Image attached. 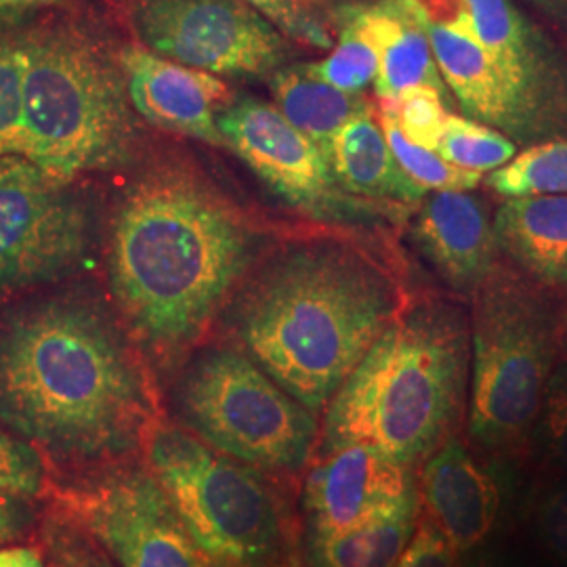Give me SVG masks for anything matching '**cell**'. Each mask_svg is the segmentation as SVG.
Returning <instances> with one entry per match:
<instances>
[{
  "instance_id": "1",
  "label": "cell",
  "mask_w": 567,
  "mask_h": 567,
  "mask_svg": "<svg viewBox=\"0 0 567 567\" xmlns=\"http://www.w3.org/2000/svg\"><path fill=\"white\" fill-rule=\"evenodd\" d=\"M158 405L140 344L93 295L0 318V423L70 475L137 458Z\"/></svg>"
},
{
  "instance_id": "2",
  "label": "cell",
  "mask_w": 567,
  "mask_h": 567,
  "mask_svg": "<svg viewBox=\"0 0 567 567\" xmlns=\"http://www.w3.org/2000/svg\"><path fill=\"white\" fill-rule=\"evenodd\" d=\"M261 236L210 183L164 166L124 192L107 276L121 320L161 362L198 343L257 264Z\"/></svg>"
},
{
  "instance_id": "3",
  "label": "cell",
  "mask_w": 567,
  "mask_h": 567,
  "mask_svg": "<svg viewBox=\"0 0 567 567\" xmlns=\"http://www.w3.org/2000/svg\"><path fill=\"white\" fill-rule=\"evenodd\" d=\"M408 301L362 246L311 238L252 265L224 313L238 349L320 414Z\"/></svg>"
},
{
  "instance_id": "4",
  "label": "cell",
  "mask_w": 567,
  "mask_h": 567,
  "mask_svg": "<svg viewBox=\"0 0 567 567\" xmlns=\"http://www.w3.org/2000/svg\"><path fill=\"white\" fill-rule=\"evenodd\" d=\"M468 372L465 307L440 297L408 301L326 404L320 454L370 446L423 463L463 425Z\"/></svg>"
},
{
  "instance_id": "5",
  "label": "cell",
  "mask_w": 567,
  "mask_h": 567,
  "mask_svg": "<svg viewBox=\"0 0 567 567\" xmlns=\"http://www.w3.org/2000/svg\"><path fill=\"white\" fill-rule=\"evenodd\" d=\"M23 41L20 156L70 177L128 163L140 128L118 55L72 25Z\"/></svg>"
},
{
  "instance_id": "6",
  "label": "cell",
  "mask_w": 567,
  "mask_h": 567,
  "mask_svg": "<svg viewBox=\"0 0 567 567\" xmlns=\"http://www.w3.org/2000/svg\"><path fill=\"white\" fill-rule=\"evenodd\" d=\"M543 284L496 264L468 297V442L489 456L517 454L543 405L561 320Z\"/></svg>"
},
{
  "instance_id": "7",
  "label": "cell",
  "mask_w": 567,
  "mask_h": 567,
  "mask_svg": "<svg viewBox=\"0 0 567 567\" xmlns=\"http://www.w3.org/2000/svg\"><path fill=\"white\" fill-rule=\"evenodd\" d=\"M142 458L210 561L243 567L295 536L269 475L204 444L163 414L143 437Z\"/></svg>"
},
{
  "instance_id": "8",
  "label": "cell",
  "mask_w": 567,
  "mask_h": 567,
  "mask_svg": "<svg viewBox=\"0 0 567 567\" xmlns=\"http://www.w3.org/2000/svg\"><path fill=\"white\" fill-rule=\"evenodd\" d=\"M177 423L265 475L292 477L320 444L318 414L284 391L238 347H204L173 389Z\"/></svg>"
},
{
  "instance_id": "9",
  "label": "cell",
  "mask_w": 567,
  "mask_h": 567,
  "mask_svg": "<svg viewBox=\"0 0 567 567\" xmlns=\"http://www.w3.org/2000/svg\"><path fill=\"white\" fill-rule=\"evenodd\" d=\"M95 243L93 203L76 177L0 156V299L76 274Z\"/></svg>"
},
{
  "instance_id": "10",
  "label": "cell",
  "mask_w": 567,
  "mask_h": 567,
  "mask_svg": "<svg viewBox=\"0 0 567 567\" xmlns=\"http://www.w3.org/2000/svg\"><path fill=\"white\" fill-rule=\"evenodd\" d=\"M47 494L116 567H200V550L143 461L76 473Z\"/></svg>"
},
{
  "instance_id": "11",
  "label": "cell",
  "mask_w": 567,
  "mask_h": 567,
  "mask_svg": "<svg viewBox=\"0 0 567 567\" xmlns=\"http://www.w3.org/2000/svg\"><path fill=\"white\" fill-rule=\"evenodd\" d=\"M217 124L225 147L238 154L278 198L311 219L362 225L398 208L344 192L324 152L286 121L271 103L243 97L225 105Z\"/></svg>"
},
{
  "instance_id": "12",
  "label": "cell",
  "mask_w": 567,
  "mask_h": 567,
  "mask_svg": "<svg viewBox=\"0 0 567 567\" xmlns=\"http://www.w3.org/2000/svg\"><path fill=\"white\" fill-rule=\"evenodd\" d=\"M133 30L152 53L224 76L271 74L290 53L282 32L244 0H140Z\"/></svg>"
},
{
  "instance_id": "13",
  "label": "cell",
  "mask_w": 567,
  "mask_h": 567,
  "mask_svg": "<svg viewBox=\"0 0 567 567\" xmlns=\"http://www.w3.org/2000/svg\"><path fill=\"white\" fill-rule=\"evenodd\" d=\"M303 508L309 536H332L419 511V473L370 446L320 454L307 473Z\"/></svg>"
},
{
  "instance_id": "14",
  "label": "cell",
  "mask_w": 567,
  "mask_h": 567,
  "mask_svg": "<svg viewBox=\"0 0 567 567\" xmlns=\"http://www.w3.org/2000/svg\"><path fill=\"white\" fill-rule=\"evenodd\" d=\"M501 458L450 437L423 461L419 473L421 515L461 559L487 547L507 501Z\"/></svg>"
},
{
  "instance_id": "15",
  "label": "cell",
  "mask_w": 567,
  "mask_h": 567,
  "mask_svg": "<svg viewBox=\"0 0 567 567\" xmlns=\"http://www.w3.org/2000/svg\"><path fill=\"white\" fill-rule=\"evenodd\" d=\"M473 37L547 128L567 137V65L511 0H468Z\"/></svg>"
},
{
  "instance_id": "16",
  "label": "cell",
  "mask_w": 567,
  "mask_h": 567,
  "mask_svg": "<svg viewBox=\"0 0 567 567\" xmlns=\"http://www.w3.org/2000/svg\"><path fill=\"white\" fill-rule=\"evenodd\" d=\"M118 61L131 103L142 118L175 135L225 145L217 124L229 100L225 82L145 47L122 49Z\"/></svg>"
},
{
  "instance_id": "17",
  "label": "cell",
  "mask_w": 567,
  "mask_h": 567,
  "mask_svg": "<svg viewBox=\"0 0 567 567\" xmlns=\"http://www.w3.org/2000/svg\"><path fill=\"white\" fill-rule=\"evenodd\" d=\"M425 30L440 74L466 118L501 131L517 145L550 140L543 122L508 86L473 34L429 23Z\"/></svg>"
},
{
  "instance_id": "18",
  "label": "cell",
  "mask_w": 567,
  "mask_h": 567,
  "mask_svg": "<svg viewBox=\"0 0 567 567\" xmlns=\"http://www.w3.org/2000/svg\"><path fill=\"white\" fill-rule=\"evenodd\" d=\"M414 234L444 282L466 297L498 264L501 250L486 206L468 192H435L425 196Z\"/></svg>"
},
{
  "instance_id": "19",
  "label": "cell",
  "mask_w": 567,
  "mask_h": 567,
  "mask_svg": "<svg viewBox=\"0 0 567 567\" xmlns=\"http://www.w3.org/2000/svg\"><path fill=\"white\" fill-rule=\"evenodd\" d=\"M339 25H349L370 42L379 55L374 91L383 102L402 97L412 89H433L450 102L425 23L402 0L353 4L339 11Z\"/></svg>"
},
{
  "instance_id": "20",
  "label": "cell",
  "mask_w": 567,
  "mask_h": 567,
  "mask_svg": "<svg viewBox=\"0 0 567 567\" xmlns=\"http://www.w3.org/2000/svg\"><path fill=\"white\" fill-rule=\"evenodd\" d=\"M326 161L344 192L370 203L412 206L423 203L429 194L395 161L372 107L351 118L332 137Z\"/></svg>"
},
{
  "instance_id": "21",
  "label": "cell",
  "mask_w": 567,
  "mask_h": 567,
  "mask_svg": "<svg viewBox=\"0 0 567 567\" xmlns=\"http://www.w3.org/2000/svg\"><path fill=\"white\" fill-rule=\"evenodd\" d=\"M498 250L548 290H567V194L505 198L494 215Z\"/></svg>"
},
{
  "instance_id": "22",
  "label": "cell",
  "mask_w": 567,
  "mask_h": 567,
  "mask_svg": "<svg viewBox=\"0 0 567 567\" xmlns=\"http://www.w3.org/2000/svg\"><path fill=\"white\" fill-rule=\"evenodd\" d=\"M269 89L286 121L322 152L347 122L372 105L362 93H344L322 81L309 63H292L271 74Z\"/></svg>"
},
{
  "instance_id": "23",
  "label": "cell",
  "mask_w": 567,
  "mask_h": 567,
  "mask_svg": "<svg viewBox=\"0 0 567 567\" xmlns=\"http://www.w3.org/2000/svg\"><path fill=\"white\" fill-rule=\"evenodd\" d=\"M419 511H405L332 536H309V567H395L410 543Z\"/></svg>"
},
{
  "instance_id": "24",
  "label": "cell",
  "mask_w": 567,
  "mask_h": 567,
  "mask_svg": "<svg viewBox=\"0 0 567 567\" xmlns=\"http://www.w3.org/2000/svg\"><path fill=\"white\" fill-rule=\"evenodd\" d=\"M486 185L503 198L567 194V137L534 143L489 173Z\"/></svg>"
},
{
  "instance_id": "25",
  "label": "cell",
  "mask_w": 567,
  "mask_h": 567,
  "mask_svg": "<svg viewBox=\"0 0 567 567\" xmlns=\"http://www.w3.org/2000/svg\"><path fill=\"white\" fill-rule=\"evenodd\" d=\"M435 152L458 168L484 175L511 163L517 156V143L482 122L447 114Z\"/></svg>"
},
{
  "instance_id": "26",
  "label": "cell",
  "mask_w": 567,
  "mask_h": 567,
  "mask_svg": "<svg viewBox=\"0 0 567 567\" xmlns=\"http://www.w3.org/2000/svg\"><path fill=\"white\" fill-rule=\"evenodd\" d=\"M381 124L395 161L408 173V177L425 187L426 192H471L482 183L484 175L458 168L444 161L435 150H426L423 145L410 142L398 122L383 112Z\"/></svg>"
},
{
  "instance_id": "27",
  "label": "cell",
  "mask_w": 567,
  "mask_h": 567,
  "mask_svg": "<svg viewBox=\"0 0 567 567\" xmlns=\"http://www.w3.org/2000/svg\"><path fill=\"white\" fill-rule=\"evenodd\" d=\"M313 74L344 93H362L379 76V55L370 42L349 25H341L334 51L318 63H309Z\"/></svg>"
},
{
  "instance_id": "28",
  "label": "cell",
  "mask_w": 567,
  "mask_h": 567,
  "mask_svg": "<svg viewBox=\"0 0 567 567\" xmlns=\"http://www.w3.org/2000/svg\"><path fill=\"white\" fill-rule=\"evenodd\" d=\"M446 97L433 89H412L398 100L383 102L381 112L398 122L405 137L426 150H437L446 126Z\"/></svg>"
},
{
  "instance_id": "29",
  "label": "cell",
  "mask_w": 567,
  "mask_h": 567,
  "mask_svg": "<svg viewBox=\"0 0 567 567\" xmlns=\"http://www.w3.org/2000/svg\"><path fill=\"white\" fill-rule=\"evenodd\" d=\"M42 557L47 567H116L82 527L55 508L42 524Z\"/></svg>"
},
{
  "instance_id": "30",
  "label": "cell",
  "mask_w": 567,
  "mask_h": 567,
  "mask_svg": "<svg viewBox=\"0 0 567 567\" xmlns=\"http://www.w3.org/2000/svg\"><path fill=\"white\" fill-rule=\"evenodd\" d=\"M49 484L41 452L20 437L0 433V496L25 501L47 494Z\"/></svg>"
},
{
  "instance_id": "31",
  "label": "cell",
  "mask_w": 567,
  "mask_h": 567,
  "mask_svg": "<svg viewBox=\"0 0 567 567\" xmlns=\"http://www.w3.org/2000/svg\"><path fill=\"white\" fill-rule=\"evenodd\" d=\"M25 41H0V156L20 154Z\"/></svg>"
},
{
  "instance_id": "32",
  "label": "cell",
  "mask_w": 567,
  "mask_h": 567,
  "mask_svg": "<svg viewBox=\"0 0 567 567\" xmlns=\"http://www.w3.org/2000/svg\"><path fill=\"white\" fill-rule=\"evenodd\" d=\"M534 433L548 458L567 468V364L548 381Z\"/></svg>"
},
{
  "instance_id": "33",
  "label": "cell",
  "mask_w": 567,
  "mask_h": 567,
  "mask_svg": "<svg viewBox=\"0 0 567 567\" xmlns=\"http://www.w3.org/2000/svg\"><path fill=\"white\" fill-rule=\"evenodd\" d=\"M536 536L553 557L567 566V484L540 487L529 511Z\"/></svg>"
},
{
  "instance_id": "34",
  "label": "cell",
  "mask_w": 567,
  "mask_h": 567,
  "mask_svg": "<svg viewBox=\"0 0 567 567\" xmlns=\"http://www.w3.org/2000/svg\"><path fill=\"white\" fill-rule=\"evenodd\" d=\"M255 11H259L265 20L271 21L282 34L297 39V41L328 49L332 47V39L324 25L309 16L301 4L295 0H244Z\"/></svg>"
},
{
  "instance_id": "35",
  "label": "cell",
  "mask_w": 567,
  "mask_h": 567,
  "mask_svg": "<svg viewBox=\"0 0 567 567\" xmlns=\"http://www.w3.org/2000/svg\"><path fill=\"white\" fill-rule=\"evenodd\" d=\"M463 559L447 545L446 538L437 532L426 517L419 515V524L405 545L395 567H461Z\"/></svg>"
},
{
  "instance_id": "36",
  "label": "cell",
  "mask_w": 567,
  "mask_h": 567,
  "mask_svg": "<svg viewBox=\"0 0 567 567\" xmlns=\"http://www.w3.org/2000/svg\"><path fill=\"white\" fill-rule=\"evenodd\" d=\"M402 2L410 11H414L416 18L423 23L473 34L468 0H402Z\"/></svg>"
},
{
  "instance_id": "37",
  "label": "cell",
  "mask_w": 567,
  "mask_h": 567,
  "mask_svg": "<svg viewBox=\"0 0 567 567\" xmlns=\"http://www.w3.org/2000/svg\"><path fill=\"white\" fill-rule=\"evenodd\" d=\"M30 522V513L21 498L0 496V543L16 538Z\"/></svg>"
},
{
  "instance_id": "38",
  "label": "cell",
  "mask_w": 567,
  "mask_h": 567,
  "mask_svg": "<svg viewBox=\"0 0 567 567\" xmlns=\"http://www.w3.org/2000/svg\"><path fill=\"white\" fill-rule=\"evenodd\" d=\"M243 567H303L301 553L297 547V538H288L282 545L271 548L269 553H265L261 557L244 564Z\"/></svg>"
},
{
  "instance_id": "39",
  "label": "cell",
  "mask_w": 567,
  "mask_h": 567,
  "mask_svg": "<svg viewBox=\"0 0 567 567\" xmlns=\"http://www.w3.org/2000/svg\"><path fill=\"white\" fill-rule=\"evenodd\" d=\"M0 567H47L44 557L37 548L7 547L0 548Z\"/></svg>"
},
{
  "instance_id": "40",
  "label": "cell",
  "mask_w": 567,
  "mask_h": 567,
  "mask_svg": "<svg viewBox=\"0 0 567 567\" xmlns=\"http://www.w3.org/2000/svg\"><path fill=\"white\" fill-rule=\"evenodd\" d=\"M461 567H513L507 561V557H503L501 553L492 550V548H482L477 553H471L468 557L463 559Z\"/></svg>"
},
{
  "instance_id": "41",
  "label": "cell",
  "mask_w": 567,
  "mask_h": 567,
  "mask_svg": "<svg viewBox=\"0 0 567 567\" xmlns=\"http://www.w3.org/2000/svg\"><path fill=\"white\" fill-rule=\"evenodd\" d=\"M61 0H0V11H23V9H37L58 4Z\"/></svg>"
},
{
  "instance_id": "42",
  "label": "cell",
  "mask_w": 567,
  "mask_h": 567,
  "mask_svg": "<svg viewBox=\"0 0 567 567\" xmlns=\"http://www.w3.org/2000/svg\"><path fill=\"white\" fill-rule=\"evenodd\" d=\"M200 567H229L221 566V564H215V561H210L208 557H204L203 553H200Z\"/></svg>"
},
{
  "instance_id": "43",
  "label": "cell",
  "mask_w": 567,
  "mask_h": 567,
  "mask_svg": "<svg viewBox=\"0 0 567 567\" xmlns=\"http://www.w3.org/2000/svg\"><path fill=\"white\" fill-rule=\"evenodd\" d=\"M561 344L567 349V313L564 322H561Z\"/></svg>"
}]
</instances>
